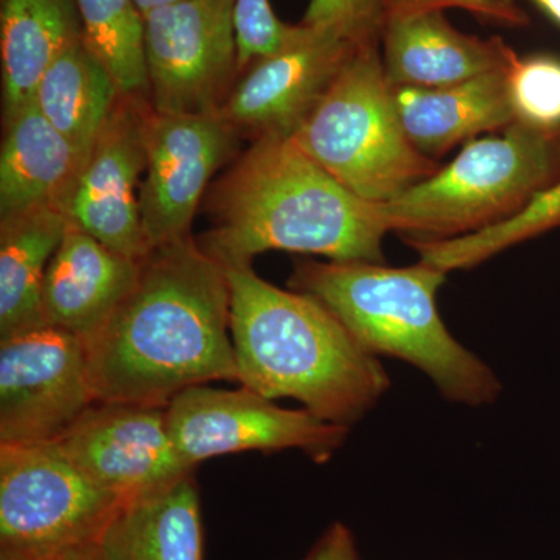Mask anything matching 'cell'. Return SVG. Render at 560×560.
I'll use <instances>...</instances> for the list:
<instances>
[{
  "label": "cell",
  "mask_w": 560,
  "mask_h": 560,
  "mask_svg": "<svg viewBox=\"0 0 560 560\" xmlns=\"http://www.w3.org/2000/svg\"><path fill=\"white\" fill-rule=\"evenodd\" d=\"M68 226L58 208L0 219V340L46 326L44 278Z\"/></svg>",
  "instance_id": "44dd1931"
},
{
  "label": "cell",
  "mask_w": 560,
  "mask_h": 560,
  "mask_svg": "<svg viewBox=\"0 0 560 560\" xmlns=\"http://www.w3.org/2000/svg\"><path fill=\"white\" fill-rule=\"evenodd\" d=\"M57 444L90 480L125 501L195 471L173 447L165 405L97 400Z\"/></svg>",
  "instance_id": "7c38bea8"
},
{
  "label": "cell",
  "mask_w": 560,
  "mask_h": 560,
  "mask_svg": "<svg viewBox=\"0 0 560 560\" xmlns=\"http://www.w3.org/2000/svg\"><path fill=\"white\" fill-rule=\"evenodd\" d=\"M237 0H180L143 16L151 109L219 113L238 75Z\"/></svg>",
  "instance_id": "ba28073f"
},
{
  "label": "cell",
  "mask_w": 560,
  "mask_h": 560,
  "mask_svg": "<svg viewBox=\"0 0 560 560\" xmlns=\"http://www.w3.org/2000/svg\"><path fill=\"white\" fill-rule=\"evenodd\" d=\"M235 31L238 44V72L254 61L298 46L315 32L307 25H289L276 18L270 0H237Z\"/></svg>",
  "instance_id": "484cf974"
},
{
  "label": "cell",
  "mask_w": 560,
  "mask_h": 560,
  "mask_svg": "<svg viewBox=\"0 0 560 560\" xmlns=\"http://www.w3.org/2000/svg\"><path fill=\"white\" fill-rule=\"evenodd\" d=\"M139 7L140 13L145 16L150 11L161 9V7L171 5V3L180 2V0H135Z\"/></svg>",
  "instance_id": "1f68e13d"
},
{
  "label": "cell",
  "mask_w": 560,
  "mask_h": 560,
  "mask_svg": "<svg viewBox=\"0 0 560 560\" xmlns=\"http://www.w3.org/2000/svg\"><path fill=\"white\" fill-rule=\"evenodd\" d=\"M390 88H444L506 68L514 50L500 38L456 31L442 11H396L383 32Z\"/></svg>",
  "instance_id": "9a60e30c"
},
{
  "label": "cell",
  "mask_w": 560,
  "mask_h": 560,
  "mask_svg": "<svg viewBox=\"0 0 560 560\" xmlns=\"http://www.w3.org/2000/svg\"><path fill=\"white\" fill-rule=\"evenodd\" d=\"M149 106L147 101L120 95L65 205L69 223L139 261L153 249L139 208L140 176L147 164L143 125Z\"/></svg>",
  "instance_id": "4fadbf2b"
},
{
  "label": "cell",
  "mask_w": 560,
  "mask_h": 560,
  "mask_svg": "<svg viewBox=\"0 0 560 560\" xmlns=\"http://www.w3.org/2000/svg\"><path fill=\"white\" fill-rule=\"evenodd\" d=\"M95 401L75 335L46 324L0 340V445L57 442Z\"/></svg>",
  "instance_id": "30bf717a"
},
{
  "label": "cell",
  "mask_w": 560,
  "mask_h": 560,
  "mask_svg": "<svg viewBox=\"0 0 560 560\" xmlns=\"http://www.w3.org/2000/svg\"><path fill=\"white\" fill-rule=\"evenodd\" d=\"M84 349L98 401L167 407L191 386L237 381L226 268L191 235L156 246Z\"/></svg>",
  "instance_id": "6da1fadb"
},
{
  "label": "cell",
  "mask_w": 560,
  "mask_h": 560,
  "mask_svg": "<svg viewBox=\"0 0 560 560\" xmlns=\"http://www.w3.org/2000/svg\"><path fill=\"white\" fill-rule=\"evenodd\" d=\"M0 560H25L18 558V556L7 555V552H0Z\"/></svg>",
  "instance_id": "d6a6232c"
},
{
  "label": "cell",
  "mask_w": 560,
  "mask_h": 560,
  "mask_svg": "<svg viewBox=\"0 0 560 560\" xmlns=\"http://www.w3.org/2000/svg\"><path fill=\"white\" fill-rule=\"evenodd\" d=\"M83 40L116 81L120 95L149 102L145 24L135 0H75Z\"/></svg>",
  "instance_id": "603a6c76"
},
{
  "label": "cell",
  "mask_w": 560,
  "mask_h": 560,
  "mask_svg": "<svg viewBox=\"0 0 560 560\" xmlns=\"http://www.w3.org/2000/svg\"><path fill=\"white\" fill-rule=\"evenodd\" d=\"M60 560H103V558L101 551H98L97 544H95L70 551L68 555L62 556Z\"/></svg>",
  "instance_id": "f546056e"
},
{
  "label": "cell",
  "mask_w": 560,
  "mask_h": 560,
  "mask_svg": "<svg viewBox=\"0 0 560 560\" xmlns=\"http://www.w3.org/2000/svg\"><path fill=\"white\" fill-rule=\"evenodd\" d=\"M508 92L515 124L560 131V60L550 55L521 58L508 66Z\"/></svg>",
  "instance_id": "d4e9b609"
},
{
  "label": "cell",
  "mask_w": 560,
  "mask_h": 560,
  "mask_svg": "<svg viewBox=\"0 0 560 560\" xmlns=\"http://www.w3.org/2000/svg\"><path fill=\"white\" fill-rule=\"evenodd\" d=\"M173 447L187 466L238 452L296 448L315 463H327L348 440L349 427L326 422L311 411L287 410L242 386L206 385L183 390L167 405Z\"/></svg>",
  "instance_id": "9c48e42d"
},
{
  "label": "cell",
  "mask_w": 560,
  "mask_h": 560,
  "mask_svg": "<svg viewBox=\"0 0 560 560\" xmlns=\"http://www.w3.org/2000/svg\"><path fill=\"white\" fill-rule=\"evenodd\" d=\"M119 97L116 81L81 39L47 69L33 101L86 160Z\"/></svg>",
  "instance_id": "7402d4cb"
},
{
  "label": "cell",
  "mask_w": 560,
  "mask_h": 560,
  "mask_svg": "<svg viewBox=\"0 0 560 560\" xmlns=\"http://www.w3.org/2000/svg\"><path fill=\"white\" fill-rule=\"evenodd\" d=\"M510 66V65H508ZM506 68L444 88H393L401 127L427 158L514 124Z\"/></svg>",
  "instance_id": "e0dca14e"
},
{
  "label": "cell",
  "mask_w": 560,
  "mask_h": 560,
  "mask_svg": "<svg viewBox=\"0 0 560 560\" xmlns=\"http://www.w3.org/2000/svg\"><path fill=\"white\" fill-rule=\"evenodd\" d=\"M445 9L470 11L482 20L504 25H523L528 21L514 0H390V13Z\"/></svg>",
  "instance_id": "83f0119b"
},
{
  "label": "cell",
  "mask_w": 560,
  "mask_h": 560,
  "mask_svg": "<svg viewBox=\"0 0 560 560\" xmlns=\"http://www.w3.org/2000/svg\"><path fill=\"white\" fill-rule=\"evenodd\" d=\"M226 268L237 382L267 399H294L316 418L359 422L389 389L377 357L323 304L282 290L250 264Z\"/></svg>",
  "instance_id": "3957f363"
},
{
  "label": "cell",
  "mask_w": 560,
  "mask_h": 560,
  "mask_svg": "<svg viewBox=\"0 0 560 560\" xmlns=\"http://www.w3.org/2000/svg\"><path fill=\"white\" fill-rule=\"evenodd\" d=\"M559 226L560 179L540 191L517 215L495 226L445 241L407 238V242L418 250L420 261L448 275L451 271L477 267L501 250Z\"/></svg>",
  "instance_id": "cb8c5ba5"
},
{
  "label": "cell",
  "mask_w": 560,
  "mask_h": 560,
  "mask_svg": "<svg viewBox=\"0 0 560 560\" xmlns=\"http://www.w3.org/2000/svg\"><path fill=\"white\" fill-rule=\"evenodd\" d=\"M124 503L90 480L57 442L0 445V552L60 560L97 544Z\"/></svg>",
  "instance_id": "52a82bcc"
},
{
  "label": "cell",
  "mask_w": 560,
  "mask_h": 560,
  "mask_svg": "<svg viewBox=\"0 0 560 560\" xmlns=\"http://www.w3.org/2000/svg\"><path fill=\"white\" fill-rule=\"evenodd\" d=\"M238 135L220 113L164 114L149 106L139 208L151 248L190 237L209 180L234 154Z\"/></svg>",
  "instance_id": "8fae6325"
},
{
  "label": "cell",
  "mask_w": 560,
  "mask_h": 560,
  "mask_svg": "<svg viewBox=\"0 0 560 560\" xmlns=\"http://www.w3.org/2000/svg\"><path fill=\"white\" fill-rule=\"evenodd\" d=\"M103 560H202L194 474L127 500L97 541Z\"/></svg>",
  "instance_id": "d6986e66"
},
{
  "label": "cell",
  "mask_w": 560,
  "mask_h": 560,
  "mask_svg": "<svg viewBox=\"0 0 560 560\" xmlns=\"http://www.w3.org/2000/svg\"><path fill=\"white\" fill-rule=\"evenodd\" d=\"M212 228L198 238L223 267L267 250L383 264L381 205L363 200L282 136L256 139L210 195Z\"/></svg>",
  "instance_id": "7a4b0ae2"
},
{
  "label": "cell",
  "mask_w": 560,
  "mask_h": 560,
  "mask_svg": "<svg viewBox=\"0 0 560 560\" xmlns=\"http://www.w3.org/2000/svg\"><path fill=\"white\" fill-rule=\"evenodd\" d=\"M560 179V131L521 124L471 139L430 178L381 205L388 231L445 241L495 226Z\"/></svg>",
  "instance_id": "5b68a950"
},
{
  "label": "cell",
  "mask_w": 560,
  "mask_h": 560,
  "mask_svg": "<svg viewBox=\"0 0 560 560\" xmlns=\"http://www.w3.org/2000/svg\"><path fill=\"white\" fill-rule=\"evenodd\" d=\"M140 261L69 223L44 278L46 323L91 340L135 289Z\"/></svg>",
  "instance_id": "2e32d148"
},
{
  "label": "cell",
  "mask_w": 560,
  "mask_h": 560,
  "mask_svg": "<svg viewBox=\"0 0 560 560\" xmlns=\"http://www.w3.org/2000/svg\"><path fill=\"white\" fill-rule=\"evenodd\" d=\"M291 140L346 189L375 205L441 168L401 127L378 44L357 47Z\"/></svg>",
  "instance_id": "8992f818"
},
{
  "label": "cell",
  "mask_w": 560,
  "mask_h": 560,
  "mask_svg": "<svg viewBox=\"0 0 560 560\" xmlns=\"http://www.w3.org/2000/svg\"><path fill=\"white\" fill-rule=\"evenodd\" d=\"M389 14L390 0H311L301 24L361 47L378 44Z\"/></svg>",
  "instance_id": "4316f807"
},
{
  "label": "cell",
  "mask_w": 560,
  "mask_h": 560,
  "mask_svg": "<svg viewBox=\"0 0 560 560\" xmlns=\"http://www.w3.org/2000/svg\"><path fill=\"white\" fill-rule=\"evenodd\" d=\"M81 39L75 0H0L3 121L33 101L47 69Z\"/></svg>",
  "instance_id": "ffe728a7"
},
{
  "label": "cell",
  "mask_w": 560,
  "mask_h": 560,
  "mask_svg": "<svg viewBox=\"0 0 560 560\" xmlns=\"http://www.w3.org/2000/svg\"><path fill=\"white\" fill-rule=\"evenodd\" d=\"M357 47L334 33L315 31L298 46L254 61L219 113L235 130L256 139L291 138Z\"/></svg>",
  "instance_id": "5bb4252c"
},
{
  "label": "cell",
  "mask_w": 560,
  "mask_h": 560,
  "mask_svg": "<svg viewBox=\"0 0 560 560\" xmlns=\"http://www.w3.org/2000/svg\"><path fill=\"white\" fill-rule=\"evenodd\" d=\"M560 25V0H530Z\"/></svg>",
  "instance_id": "4dcf8cb0"
},
{
  "label": "cell",
  "mask_w": 560,
  "mask_h": 560,
  "mask_svg": "<svg viewBox=\"0 0 560 560\" xmlns=\"http://www.w3.org/2000/svg\"><path fill=\"white\" fill-rule=\"evenodd\" d=\"M305 560H360L355 539L348 526L335 523L324 533Z\"/></svg>",
  "instance_id": "f1b7e54d"
},
{
  "label": "cell",
  "mask_w": 560,
  "mask_h": 560,
  "mask_svg": "<svg viewBox=\"0 0 560 560\" xmlns=\"http://www.w3.org/2000/svg\"><path fill=\"white\" fill-rule=\"evenodd\" d=\"M445 278L420 260L405 268L301 260L289 285L323 302L372 355L396 357L429 375L445 399L493 404L503 388L495 372L453 337L438 312Z\"/></svg>",
  "instance_id": "277c9868"
},
{
  "label": "cell",
  "mask_w": 560,
  "mask_h": 560,
  "mask_svg": "<svg viewBox=\"0 0 560 560\" xmlns=\"http://www.w3.org/2000/svg\"><path fill=\"white\" fill-rule=\"evenodd\" d=\"M0 219L58 208L65 212L84 158L40 113L35 101L3 121Z\"/></svg>",
  "instance_id": "ac0fdd59"
}]
</instances>
